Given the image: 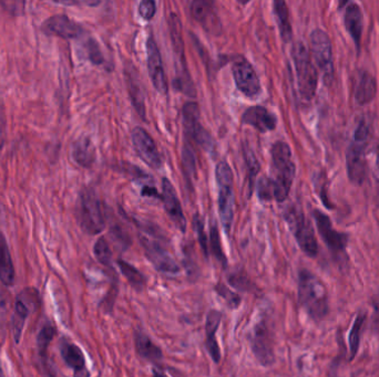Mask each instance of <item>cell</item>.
Returning <instances> with one entry per match:
<instances>
[{
	"mask_svg": "<svg viewBox=\"0 0 379 377\" xmlns=\"http://www.w3.org/2000/svg\"><path fill=\"white\" fill-rule=\"evenodd\" d=\"M299 302L314 321H322L329 314L326 287L317 276L306 269L299 273Z\"/></svg>",
	"mask_w": 379,
	"mask_h": 377,
	"instance_id": "cell-1",
	"label": "cell"
},
{
	"mask_svg": "<svg viewBox=\"0 0 379 377\" xmlns=\"http://www.w3.org/2000/svg\"><path fill=\"white\" fill-rule=\"evenodd\" d=\"M273 167L274 200L283 203L288 197L295 177L296 167L292 151L285 142H276L270 150Z\"/></svg>",
	"mask_w": 379,
	"mask_h": 377,
	"instance_id": "cell-2",
	"label": "cell"
},
{
	"mask_svg": "<svg viewBox=\"0 0 379 377\" xmlns=\"http://www.w3.org/2000/svg\"><path fill=\"white\" fill-rule=\"evenodd\" d=\"M371 136V130L365 121L358 124L355 130L354 139L346 155L347 173L353 183L362 185L367 177V162H366V148Z\"/></svg>",
	"mask_w": 379,
	"mask_h": 377,
	"instance_id": "cell-3",
	"label": "cell"
},
{
	"mask_svg": "<svg viewBox=\"0 0 379 377\" xmlns=\"http://www.w3.org/2000/svg\"><path fill=\"white\" fill-rule=\"evenodd\" d=\"M79 225L88 235H98L106 228L102 205L97 193L89 187L82 189L77 209Z\"/></svg>",
	"mask_w": 379,
	"mask_h": 377,
	"instance_id": "cell-4",
	"label": "cell"
},
{
	"mask_svg": "<svg viewBox=\"0 0 379 377\" xmlns=\"http://www.w3.org/2000/svg\"><path fill=\"white\" fill-rule=\"evenodd\" d=\"M215 178L218 184L219 214L224 229L230 233L234 217L235 193L234 177L229 164L224 161L218 164Z\"/></svg>",
	"mask_w": 379,
	"mask_h": 377,
	"instance_id": "cell-5",
	"label": "cell"
},
{
	"mask_svg": "<svg viewBox=\"0 0 379 377\" xmlns=\"http://www.w3.org/2000/svg\"><path fill=\"white\" fill-rule=\"evenodd\" d=\"M292 57L295 64L299 95L304 100H312L317 89L318 72L306 46L303 42H296L292 49Z\"/></svg>",
	"mask_w": 379,
	"mask_h": 377,
	"instance_id": "cell-6",
	"label": "cell"
},
{
	"mask_svg": "<svg viewBox=\"0 0 379 377\" xmlns=\"http://www.w3.org/2000/svg\"><path fill=\"white\" fill-rule=\"evenodd\" d=\"M285 220L303 253L312 258L316 257L318 253L317 239L304 214L299 209H290L285 214Z\"/></svg>",
	"mask_w": 379,
	"mask_h": 377,
	"instance_id": "cell-7",
	"label": "cell"
},
{
	"mask_svg": "<svg viewBox=\"0 0 379 377\" xmlns=\"http://www.w3.org/2000/svg\"><path fill=\"white\" fill-rule=\"evenodd\" d=\"M252 352L261 365L268 367L275 362L273 333L264 318H261L252 327L250 333Z\"/></svg>",
	"mask_w": 379,
	"mask_h": 377,
	"instance_id": "cell-8",
	"label": "cell"
},
{
	"mask_svg": "<svg viewBox=\"0 0 379 377\" xmlns=\"http://www.w3.org/2000/svg\"><path fill=\"white\" fill-rule=\"evenodd\" d=\"M311 51L324 78L331 80L334 73L332 41L325 31L315 29L311 34Z\"/></svg>",
	"mask_w": 379,
	"mask_h": 377,
	"instance_id": "cell-9",
	"label": "cell"
},
{
	"mask_svg": "<svg viewBox=\"0 0 379 377\" xmlns=\"http://www.w3.org/2000/svg\"><path fill=\"white\" fill-rule=\"evenodd\" d=\"M140 242L145 249V257L158 271L171 276L180 273L181 267L178 266V262L161 244L152 240L145 235L140 236Z\"/></svg>",
	"mask_w": 379,
	"mask_h": 377,
	"instance_id": "cell-10",
	"label": "cell"
},
{
	"mask_svg": "<svg viewBox=\"0 0 379 377\" xmlns=\"http://www.w3.org/2000/svg\"><path fill=\"white\" fill-rule=\"evenodd\" d=\"M233 77H234L235 84L239 91L246 97L255 99L259 97L262 91V86L259 82V75L250 62L243 57L233 62Z\"/></svg>",
	"mask_w": 379,
	"mask_h": 377,
	"instance_id": "cell-11",
	"label": "cell"
},
{
	"mask_svg": "<svg viewBox=\"0 0 379 377\" xmlns=\"http://www.w3.org/2000/svg\"><path fill=\"white\" fill-rule=\"evenodd\" d=\"M132 143L139 157L147 165L154 169H160L163 165L161 153L156 147V142L152 136L145 128H133L132 130Z\"/></svg>",
	"mask_w": 379,
	"mask_h": 377,
	"instance_id": "cell-12",
	"label": "cell"
},
{
	"mask_svg": "<svg viewBox=\"0 0 379 377\" xmlns=\"http://www.w3.org/2000/svg\"><path fill=\"white\" fill-rule=\"evenodd\" d=\"M182 114H183L184 128H185L187 135L194 139L198 144L201 145L204 150H211L213 141L200 123V108H198V103H187L183 106Z\"/></svg>",
	"mask_w": 379,
	"mask_h": 377,
	"instance_id": "cell-13",
	"label": "cell"
},
{
	"mask_svg": "<svg viewBox=\"0 0 379 377\" xmlns=\"http://www.w3.org/2000/svg\"><path fill=\"white\" fill-rule=\"evenodd\" d=\"M314 218H315L318 233L321 235L325 244H327L329 249L331 250V253L336 257L344 255L346 253V246H347V236L345 233L335 231L329 217L321 211H314Z\"/></svg>",
	"mask_w": 379,
	"mask_h": 377,
	"instance_id": "cell-14",
	"label": "cell"
},
{
	"mask_svg": "<svg viewBox=\"0 0 379 377\" xmlns=\"http://www.w3.org/2000/svg\"><path fill=\"white\" fill-rule=\"evenodd\" d=\"M147 61H148L149 75L151 82L154 84L156 91L161 95H167L169 86H167V75L165 68L162 64L161 53L156 45L154 37H150L147 42Z\"/></svg>",
	"mask_w": 379,
	"mask_h": 377,
	"instance_id": "cell-15",
	"label": "cell"
},
{
	"mask_svg": "<svg viewBox=\"0 0 379 377\" xmlns=\"http://www.w3.org/2000/svg\"><path fill=\"white\" fill-rule=\"evenodd\" d=\"M42 30L49 36L60 37L64 39H75L84 35L80 23L68 17L67 14H55L42 23Z\"/></svg>",
	"mask_w": 379,
	"mask_h": 377,
	"instance_id": "cell-16",
	"label": "cell"
},
{
	"mask_svg": "<svg viewBox=\"0 0 379 377\" xmlns=\"http://www.w3.org/2000/svg\"><path fill=\"white\" fill-rule=\"evenodd\" d=\"M162 200L165 204V209L167 216L170 217L173 224L181 231L187 229V220L184 217L183 209L178 200V194L170 180L167 178L162 180Z\"/></svg>",
	"mask_w": 379,
	"mask_h": 377,
	"instance_id": "cell-17",
	"label": "cell"
},
{
	"mask_svg": "<svg viewBox=\"0 0 379 377\" xmlns=\"http://www.w3.org/2000/svg\"><path fill=\"white\" fill-rule=\"evenodd\" d=\"M191 14L205 30L213 35L221 34L222 25L213 3L207 0H194L191 3Z\"/></svg>",
	"mask_w": 379,
	"mask_h": 377,
	"instance_id": "cell-18",
	"label": "cell"
},
{
	"mask_svg": "<svg viewBox=\"0 0 379 377\" xmlns=\"http://www.w3.org/2000/svg\"><path fill=\"white\" fill-rule=\"evenodd\" d=\"M31 312V303L29 301L28 294L24 291L18 294L15 300L14 311L10 320V331L14 338L15 343L19 344L25 329L26 321L28 319Z\"/></svg>",
	"mask_w": 379,
	"mask_h": 377,
	"instance_id": "cell-19",
	"label": "cell"
},
{
	"mask_svg": "<svg viewBox=\"0 0 379 377\" xmlns=\"http://www.w3.org/2000/svg\"><path fill=\"white\" fill-rule=\"evenodd\" d=\"M242 121L244 124L250 125L261 133L275 130L276 124H277V119L275 115L270 113L268 108L261 106L248 108L243 113Z\"/></svg>",
	"mask_w": 379,
	"mask_h": 377,
	"instance_id": "cell-20",
	"label": "cell"
},
{
	"mask_svg": "<svg viewBox=\"0 0 379 377\" xmlns=\"http://www.w3.org/2000/svg\"><path fill=\"white\" fill-rule=\"evenodd\" d=\"M222 316H223L220 311L211 310L207 312V321H205V347L215 364L220 363L221 360V349L215 334L220 327Z\"/></svg>",
	"mask_w": 379,
	"mask_h": 377,
	"instance_id": "cell-21",
	"label": "cell"
},
{
	"mask_svg": "<svg viewBox=\"0 0 379 377\" xmlns=\"http://www.w3.org/2000/svg\"><path fill=\"white\" fill-rule=\"evenodd\" d=\"M376 80L367 71H360L354 84V99L358 104L364 106L371 102L376 95Z\"/></svg>",
	"mask_w": 379,
	"mask_h": 377,
	"instance_id": "cell-22",
	"label": "cell"
},
{
	"mask_svg": "<svg viewBox=\"0 0 379 377\" xmlns=\"http://www.w3.org/2000/svg\"><path fill=\"white\" fill-rule=\"evenodd\" d=\"M16 279L12 253L6 237L0 231V282L3 286L12 287Z\"/></svg>",
	"mask_w": 379,
	"mask_h": 377,
	"instance_id": "cell-23",
	"label": "cell"
},
{
	"mask_svg": "<svg viewBox=\"0 0 379 377\" xmlns=\"http://www.w3.org/2000/svg\"><path fill=\"white\" fill-rule=\"evenodd\" d=\"M134 345L138 355L149 362L156 363L163 358L161 349L142 331L138 330L134 332Z\"/></svg>",
	"mask_w": 379,
	"mask_h": 377,
	"instance_id": "cell-24",
	"label": "cell"
},
{
	"mask_svg": "<svg viewBox=\"0 0 379 377\" xmlns=\"http://www.w3.org/2000/svg\"><path fill=\"white\" fill-rule=\"evenodd\" d=\"M73 158L79 166L89 168L95 161V147L91 139L86 136H81L80 139L73 143Z\"/></svg>",
	"mask_w": 379,
	"mask_h": 377,
	"instance_id": "cell-25",
	"label": "cell"
},
{
	"mask_svg": "<svg viewBox=\"0 0 379 377\" xmlns=\"http://www.w3.org/2000/svg\"><path fill=\"white\" fill-rule=\"evenodd\" d=\"M60 354L64 358V363L69 366L70 369L75 371V374L86 371V358L80 347L71 342H62L60 347Z\"/></svg>",
	"mask_w": 379,
	"mask_h": 377,
	"instance_id": "cell-26",
	"label": "cell"
},
{
	"mask_svg": "<svg viewBox=\"0 0 379 377\" xmlns=\"http://www.w3.org/2000/svg\"><path fill=\"white\" fill-rule=\"evenodd\" d=\"M346 29L357 46H360L362 34V14L360 7L355 3H349L345 10Z\"/></svg>",
	"mask_w": 379,
	"mask_h": 377,
	"instance_id": "cell-27",
	"label": "cell"
},
{
	"mask_svg": "<svg viewBox=\"0 0 379 377\" xmlns=\"http://www.w3.org/2000/svg\"><path fill=\"white\" fill-rule=\"evenodd\" d=\"M273 7L281 38L285 42H288L292 39L293 30H292V25H290L288 5L281 0H276L274 1Z\"/></svg>",
	"mask_w": 379,
	"mask_h": 377,
	"instance_id": "cell-28",
	"label": "cell"
},
{
	"mask_svg": "<svg viewBox=\"0 0 379 377\" xmlns=\"http://www.w3.org/2000/svg\"><path fill=\"white\" fill-rule=\"evenodd\" d=\"M117 264L123 277L126 278L127 281H128L129 284L134 290L142 291L143 289H145V283H147L145 276L136 267L129 264V262L123 260V259H118Z\"/></svg>",
	"mask_w": 379,
	"mask_h": 377,
	"instance_id": "cell-29",
	"label": "cell"
},
{
	"mask_svg": "<svg viewBox=\"0 0 379 377\" xmlns=\"http://www.w3.org/2000/svg\"><path fill=\"white\" fill-rule=\"evenodd\" d=\"M169 29H170L173 50L176 52V56L182 59V61H184V41L181 20L178 19V16L173 12L169 17Z\"/></svg>",
	"mask_w": 379,
	"mask_h": 377,
	"instance_id": "cell-30",
	"label": "cell"
},
{
	"mask_svg": "<svg viewBox=\"0 0 379 377\" xmlns=\"http://www.w3.org/2000/svg\"><path fill=\"white\" fill-rule=\"evenodd\" d=\"M366 321L365 313H358L355 318L354 323L349 332V351H351V360L356 356L358 349H360V338H362V325Z\"/></svg>",
	"mask_w": 379,
	"mask_h": 377,
	"instance_id": "cell-31",
	"label": "cell"
},
{
	"mask_svg": "<svg viewBox=\"0 0 379 377\" xmlns=\"http://www.w3.org/2000/svg\"><path fill=\"white\" fill-rule=\"evenodd\" d=\"M93 253L99 264L107 268H112V253L109 242L104 237L99 238L93 246Z\"/></svg>",
	"mask_w": 379,
	"mask_h": 377,
	"instance_id": "cell-32",
	"label": "cell"
},
{
	"mask_svg": "<svg viewBox=\"0 0 379 377\" xmlns=\"http://www.w3.org/2000/svg\"><path fill=\"white\" fill-rule=\"evenodd\" d=\"M55 336H56V327L50 323H46L41 327V330L39 331L38 336H37V347H38V351L41 356H46L48 347L50 345Z\"/></svg>",
	"mask_w": 379,
	"mask_h": 377,
	"instance_id": "cell-33",
	"label": "cell"
},
{
	"mask_svg": "<svg viewBox=\"0 0 379 377\" xmlns=\"http://www.w3.org/2000/svg\"><path fill=\"white\" fill-rule=\"evenodd\" d=\"M210 244H211V250H212L215 259L222 264L223 268H225L228 266V259H226L223 249H222L220 233H219L218 226L215 224L211 226V231H210Z\"/></svg>",
	"mask_w": 379,
	"mask_h": 377,
	"instance_id": "cell-34",
	"label": "cell"
},
{
	"mask_svg": "<svg viewBox=\"0 0 379 377\" xmlns=\"http://www.w3.org/2000/svg\"><path fill=\"white\" fill-rule=\"evenodd\" d=\"M214 291L225 301L226 304L229 305L231 309L239 308L241 302H242V298L239 294L235 293L234 291H232L231 289L226 287L224 283H218L214 287Z\"/></svg>",
	"mask_w": 379,
	"mask_h": 377,
	"instance_id": "cell-35",
	"label": "cell"
},
{
	"mask_svg": "<svg viewBox=\"0 0 379 377\" xmlns=\"http://www.w3.org/2000/svg\"><path fill=\"white\" fill-rule=\"evenodd\" d=\"M84 48H86V56H88V59H89L92 64H104V56H102V52H101L100 46H99L98 42L95 41V39L90 38V39L86 40V44H84Z\"/></svg>",
	"mask_w": 379,
	"mask_h": 377,
	"instance_id": "cell-36",
	"label": "cell"
},
{
	"mask_svg": "<svg viewBox=\"0 0 379 377\" xmlns=\"http://www.w3.org/2000/svg\"><path fill=\"white\" fill-rule=\"evenodd\" d=\"M194 229H196V235H198V244L201 246L203 253L207 258H209V248H207V236L204 231L203 222L198 216L194 217Z\"/></svg>",
	"mask_w": 379,
	"mask_h": 377,
	"instance_id": "cell-37",
	"label": "cell"
},
{
	"mask_svg": "<svg viewBox=\"0 0 379 377\" xmlns=\"http://www.w3.org/2000/svg\"><path fill=\"white\" fill-rule=\"evenodd\" d=\"M257 191H259V200H274L273 183L270 178L264 177L259 180Z\"/></svg>",
	"mask_w": 379,
	"mask_h": 377,
	"instance_id": "cell-38",
	"label": "cell"
},
{
	"mask_svg": "<svg viewBox=\"0 0 379 377\" xmlns=\"http://www.w3.org/2000/svg\"><path fill=\"white\" fill-rule=\"evenodd\" d=\"M156 12V5L152 0H145L140 3L139 14L143 19L151 20Z\"/></svg>",
	"mask_w": 379,
	"mask_h": 377,
	"instance_id": "cell-39",
	"label": "cell"
},
{
	"mask_svg": "<svg viewBox=\"0 0 379 377\" xmlns=\"http://www.w3.org/2000/svg\"><path fill=\"white\" fill-rule=\"evenodd\" d=\"M229 282L231 283V286L235 287V288L240 289V290H244V291H248L251 290V282L248 281V278L243 277L242 275H233L229 278Z\"/></svg>",
	"mask_w": 379,
	"mask_h": 377,
	"instance_id": "cell-40",
	"label": "cell"
},
{
	"mask_svg": "<svg viewBox=\"0 0 379 377\" xmlns=\"http://www.w3.org/2000/svg\"><path fill=\"white\" fill-rule=\"evenodd\" d=\"M248 171H250V180H251V188L252 186H253V180L254 177H255V175L257 174V172H259V163H257V157L254 156L253 153H250V155L248 156Z\"/></svg>",
	"mask_w": 379,
	"mask_h": 377,
	"instance_id": "cell-41",
	"label": "cell"
},
{
	"mask_svg": "<svg viewBox=\"0 0 379 377\" xmlns=\"http://www.w3.org/2000/svg\"><path fill=\"white\" fill-rule=\"evenodd\" d=\"M154 377H169L163 371H158V369H154Z\"/></svg>",
	"mask_w": 379,
	"mask_h": 377,
	"instance_id": "cell-42",
	"label": "cell"
},
{
	"mask_svg": "<svg viewBox=\"0 0 379 377\" xmlns=\"http://www.w3.org/2000/svg\"><path fill=\"white\" fill-rule=\"evenodd\" d=\"M75 377H89V371H81V373H77V374H75Z\"/></svg>",
	"mask_w": 379,
	"mask_h": 377,
	"instance_id": "cell-43",
	"label": "cell"
},
{
	"mask_svg": "<svg viewBox=\"0 0 379 377\" xmlns=\"http://www.w3.org/2000/svg\"><path fill=\"white\" fill-rule=\"evenodd\" d=\"M376 164H377V166H378V168H379V147L378 148H377V151H376Z\"/></svg>",
	"mask_w": 379,
	"mask_h": 377,
	"instance_id": "cell-44",
	"label": "cell"
},
{
	"mask_svg": "<svg viewBox=\"0 0 379 377\" xmlns=\"http://www.w3.org/2000/svg\"><path fill=\"white\" fill-rule=\"evenodd\" d=\"M0 377H5V374H3V366H1V362H0Z\"/></svg>",
	"mask_w": 379,
	"mask_h": 377,
	"instance_id": "cell-45",
	"label": "cell"
}]
</instances>
